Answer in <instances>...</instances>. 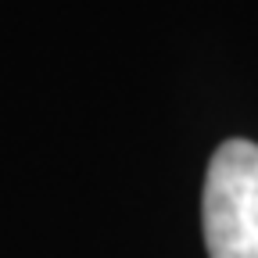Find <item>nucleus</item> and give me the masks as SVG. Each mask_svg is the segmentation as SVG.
<instances>
[{"label": "nucleus", "instance_id": "1", "mask_svg": "<svg viewBox=\"0 0 258 258\" xmlns=\"http://www.w3.org/2000/svg\"><path fill=\"white\" fill-rule=\"evenodd\" d=\"M208 258H258V144L226 140L205 176Z\"/></svg>", "mask_w": 258, "mask_h": 258}]
</instances>
